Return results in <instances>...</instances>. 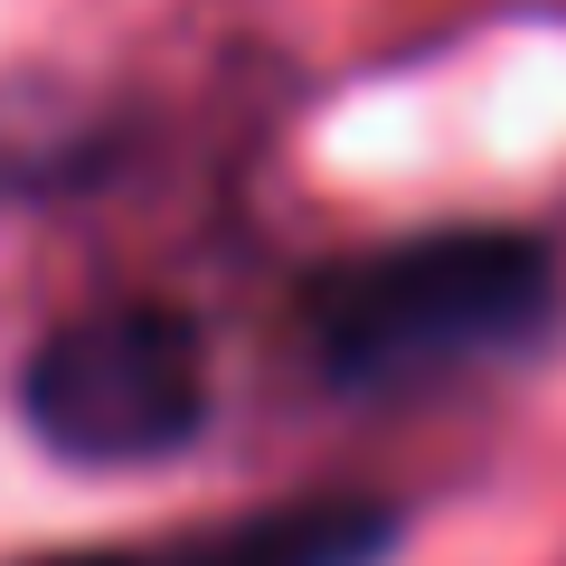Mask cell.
Masks as SVG:
<instances>
[{
    "instance_id": "cell-1",
    "label": "cell",
    "mask_w": 566,
    "mask_h": 566,
    "mask_svg": "<svg viewBox=\"0 0 566 566\" xmlns=\"http://www.w3.org/2000/svg\"><path fill=\"white\" fill-rule=\"evenodd\" d=\"M547 303H557V264L538 237L434 227V237H397L312 274L303 340L331 387L378 397V387H424L453 368L510 359L547 331Z\"/></svg>"
},
{
    "instance_id": "cell-2",
    "label": "cell",
    "mask_w": 566,
    "mask_h": 566,
    "mask_svg": "<svg viewBox=\"0 0 566 566\" xmlns=\"http://www.w3.org/2000/svg\"><path fill=\"white\" fill-rule=\"evenodd\" d=\"M20 416L66 463H161L208 424V340L170 303H104L57 322L20 368Z\"/></svg>"
},
{
    "instance_id": "cell-3",
    "label": "cell",
    "mask_w": 566,
    "mask_h": 566,
    "mask_svg": "<svg viewBox=\"0 0 566 566\" xmlns=\"http://www.w3.org/2000/svg\"><path fill=\"white\" fill-rule=\"evenodd\" d=\"M387 547H397V520L378 501H283L170 547L161 566H378Z\"/></svg>"
},
{
    "instance_id": "cell-4",
    "label": "cell",
    "mask_w": 566,
    "mask_h": 566,
    "mask_svg": "<svg viewBox=\"0 0 566 566\" xmlns=\"http://www.w3.org/2000/svg\"><path fill=\"white\" fill-rule=\"evenodd\" d=\"M48 566H161V557H48Z\"/></svg>"
}]
</instances>
